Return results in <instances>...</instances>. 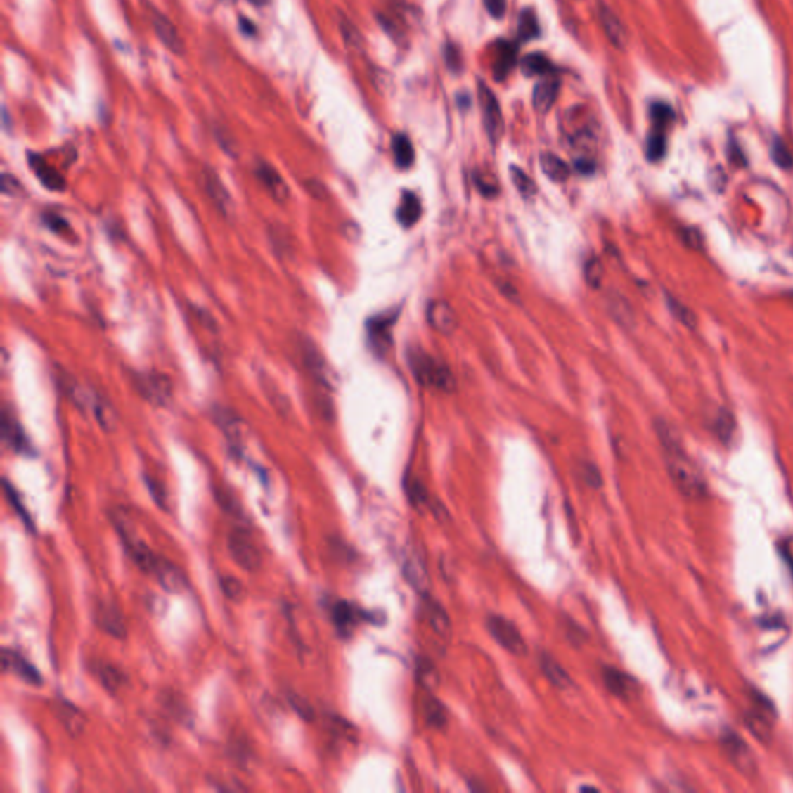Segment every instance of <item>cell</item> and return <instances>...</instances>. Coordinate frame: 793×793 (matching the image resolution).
I'll list each match as a JSON object with an SVG mask.
<instances>
[{
	"mask_svg": "<svg viewBox=\"0 0 793 793\" xmlns=\"http://www.w3.org/2000/svg\"><path fill=\"white\" fill-rule=\"evenodd\" d=\"M655 432H657L663 456H665L668 475L677 490L690 499L705 498L708 491L707 479L697 465L685 453L677 431L668 422L659 420L655 423Z\"/></svg>",
	"mask_w": 793,
	"mask_h": 793,
	"instance_id": "6da1fadb",
	"label": "cell"
},
{
	"mask_svg": "<svg viewBox=\"0 0 793 793\" xmlns=\"http://www.w3.org/2000/svg\"><path fill=\"white\" fill-rule=\"evenodd\" d=\"M409 369L415 380L425 387H434L441 392H453L456 383L451 370L425 350L414 347L408 352Z\"/></svg>",
	"mask_w": 793,
	"mask_h": 793,
	"instance_id": "7a4b0ae2",
	"label": "cell"
},
{
	"mask_svg": "<svg viewBox=\"0 0 793 793\" xmlns=\"http://www.w3.org/2000/svg\"><path fill=\"white\" fill-rule=\"evenodd\" d=\"M134 383L144 400L155 406H166L172 400V383L169 377L158 372L136 373Z\"/></svg>",
	"mask_w": 793,
	"mask_h": 793,
	"instance_id": "3957f363",
	"label": "cell"
},
{
	"mask_svg": "<svg viewBox=\"0 0 793 793\" xmlns=\"http://www.w3.org/2000/svg\"><path fill=\"white\" fill-rule=\"evenodd\" d=\"M486 629L496 642L510 654L520 655V657L527 654V643H525L520 629L505 617L496 614L490 615L486 619Z\"/></svg>",
	"mask_w": 793,
	"mask_h": 793,
	"instance_id": "277c9868",
	"label": "cell"
},
{
	"mask_svg": "<svg viewBox=\"0 0 793 793\" xmlns=\"http://www.w3.org/2000/svg\"><path fill=\"white\" fill-rule=\"evenodd\" d=\"M228 550L233 561L243 570L254 572L261 567V552L247 531L233 530L228 536Z\"/></svg>",
	"mask_w": 793,
	"mask_h": 793,
	"instance_id": "5b68a950",
	"label": "cell"
},
{
	"mask_svg": "<svg viewBox=\"0 0 793 793\" xmlns=\"http://www.w3.org/2000/svg\"><path fill=\"white\" fill-rule=\"evenodd\" d=\"M479 99L480 108H482V118L484 126L488 138L493 143H498L501 140L502 134H504V117H502L501 105L496 99L493 91L488 89L484 82L479 84Z\"/></svg>",
	"mask_w": 793,
	"mask_h": 793,
	"instance_id": "8992f818",
	"label": "cell"
},
{
	"mask_svg": "<svg viewBox=\"0 0 793 793\" xmlns=\"http://www.w3.org/2000/svg\"><path fill=\"white\" fill-rule=\"evenodd\" d=\"M401 574L408 584L422 597L430 595V575L422 556L417 550H406L401 555Z\"/></svg>",
	"mask_w": 793,
	"mask_h": 793,
	"instance_id": "52a82bcc",
	"label": "cell"
},
{
	"mask_svg": "<svg viewBox=\"0 0 793 793\" xmlns=\"http://www.w3.org/2000/svg\"><path fill=\"white\" fill-rule=\"evenodd\" d=\"M152 27H154V32L160 42L171 53L179 56L185 53V41L181 39L177 27L172 24L169 18L165 16L163 13H154L152 14Z\"/></svg>",
	"mask_w": 793,
	"mask_h": 793,
	"instance_id": "ba28073f",
	"label": "cell"
},
{
	"mask_svg": "<svg viewBox=\"0 0 793 793\" xmlns=\"http://www.w3.org/2000/svg\"><path fill=\"white\" fill-rule=\"evenodd\" d=\"M254 171L257 180L262 183V186L266 189V193L273 197V200H276L278 203L287 202L290 191L285 180L282 179V175L276 171V167H273L266 162H257Z\"/></svg>",
	"mask_w": 793,
	"mask_h": 793,
	"instance_id": "9c48e42d",
	"label": "cell"
},
{
	"mask_svg": "<svg viewBox=\"0 0 793 793\" xmlns=\"http://www.w3.org/2000/svg\"><path fill=\"white\" fill-rule=\"evenodd\" d=\"M426 319L439 333L449 335L457 329V315L446 301H432L426 310Z\"/></svg>",
	"mask_w": 793,
	"mask_h": 793,
	"instance_id": "30bf717a",
	"label": "cell"
},
{
	"mask_svg": "<svg viewBox=\"0 0 793 793\" xmlns=\"http://www.w3.org/2000/svg\"><path fill=\"white\" fill-rule=\"evenodd\" d=\"M722 747L727 752L731 762L745 773H750L754 770V758L749 747L739 737L736 733L726 735L722 737Z\"/></svg>",
	"mask_w": 793,
	"mask_h": 793,
	"instance_id": "8fae6325",
	"label": "cell"
},
{
	"mask_svg": "<svg viewBox=\"0 0 793 793\" xmlns=\"http://www.w3.org/2000/svg\"><path fill=\"white\" fill-rule=\"evenodd\" d=\"M597 13L607 39L611 41V44L615 45L617 49H624V45L628 42V33L619 16H617V14L609 8L605 2H601V0L597 5Z\"/></svg>",
	"mask_w": 793,
	"mask_h": 793,
	"instance_id": "7c38bea8",
	"label": "cell"
},
{
	"mask_svg": "<svg viewBox=\"0 0 793 793\" xmlns=\"http://www.w3.org/2000/svg\"><path fill=\"white\" fill-rule=\"evenodd\" d=\"M601 674H603L606 688L611 691L614 696L621 699H631L632 696H636L637 694L638 691L637 681L636 678H632L629 674L623 673V671L612 666H606Z\"/></svg>",
	"mask_w": 793,
	"mask_h": 793,
	"instance_id": "4fadbf2b",
	"label": "cell"
},
{
	"mask_svg": "<svg viewBox=\"0 0 793 793\" xmlns=\"http://www.w3.org/2000/svg\"><path fill=\"white\" fill-rule=\"evenodd\" d=\"M2 665L5 671H11V673L20 677L22 681L33 685H41L42 678L41 674L37 673V669L30 663L27 659L22 657L18 652L4 650L2 652Z\"/></svg>",
	"mask_w": 793,
	"mask_h": 793,
	"instance_id": "5bb4252c",
	"label": "cell"
},
{
	"mask_svg": "<svg viewBox=\"0 0 793 793\" xmlns=\"http://www.w3.org/2000/svg\"><path fill=\"white\" fill-rule=\"evenodd\" d=\"M203 183H205V191H207L211 202L214 203V207L222 212L224 216L230 214V211L233 209L231 195L228 194V191L224 183L220 181L219 175L214 171L208 169L203 175Z\"/></svg>",
	"mask_w": 793,
	"mask_h": 793,
	"instance_id": "9a60e30c",
	"label": "cell"
},
{
	"mask_svg": "<svg viewBox=\"0 0 793 793\" xmlns=\"http://www.w3.org/2000/svg\"><path fill=\"white\" fill-rule=\"evenodd\" d=\"M96 621L104 632L115 638L126 636V623L123 615L113 605H99L96 607Z\"/></svg>",
	"mask_w": 793,
	"mask_h": 793,
	"instance_id": "2e32d148",
	"label": "cell"
},
{
	"mask_svg": "<svg viewBox=\"0 0 793 793\" xmlns=\"http://www.w3.org/2000/svg\"><path fill=\"white\" fill-rule=\"evenodd\" d=\"M154 576L158 579L160 586L167 592H181L186 587V578L183 575V572L165 558L160 560L154 572Z\"/></svg>",
	"mask_w": 793,
	"mask_h": 793,
	"instance_id": "e0dca14e",
	"label": "cell"
},
{
	"mask_svg": "<svg viewBox=\"0 0 793 793\" xmlns=\"http://www.w3.org/2000/svg\"><path fill=\"white\" fill-rule=\"evenodd\" d=\"M392 321H394V316L392 318L377 316V318L370 319L369 324H368L369 341H370L372 347L375 349V352H378V354H385L386 350L389 349V346L392 344V338H391Z\"/></svg>",
	"mask_w": 793,
	"mask_h": 793,
	"instance_id": "ac0fdd59",
	"label": "cell"
},
{
	"mask_svg": "<svg viewBox=\"0 0 793 793\" xmlns=\"http://www.w3.org/2000/svg\"><path fill=\"white\" fill-rule=\"evenodd\" d=\"M560 94V81L558 79H544L538 82L533 90L531 103L533 108L539 113H547L553 108V104Z\"/></svg>",
	"mask_w": 793,
	"mask_h": 793,
	"instance_id": "d6986e66",
	"label": "cell"
},
{
	"mask_svg": "<svg viewBox=\"0 0 793 793\" xmlns=\"http://www.w3.org/2000/svg\"><path fill=\"white\" fill-rule=\"evenodd\" d=\"M333 624L340 631V634H350L358 623L361 621V612L355 606L346 601H338L332 607Z\"/></svg>",
	"mask_w": 793,
	"mask_h": 793,
	"instance_id": "ffe728a7",
	"label": "cell"
},
{
	"mask_svg": "<svg viewBox=\"0 0 793 793\" xmlns=\"http://www.w3.org/2000/svg\"><path fill=\"white\" fill-rule=\"evenodd\" d=\"M30 166H32V169L34 171L37 179L41 180L45 188H49L51 191H64L65 188L64 177L55 169V167L47 165V162H45L44 158H41L39 155L30 157Z\"/></svg>",
	"mask_w": 793,
	"mask_h": 793,
	"instance_id": "44dd1931",
	"label": "cell"
},
{
	"mask_svg": "<svg viewBox=\"0 0 793 793\" xmlns=\"http://www.w3.org/2000/svg\"><path fill=\"white\" fill-rule=\"evenodd\" d=\"M539 666L543 669L544 676L548 678V682H550L556 688H561V690H566L572 685V678L569 676V673L566 669L561 666V663L556 660L553 655L543 652L539 657Z\"/></svg>",
	"mask_w": 793,
	"mask_h": 793,
	"instance_id": "7402d4cb",
	"label": "cell"
},
{
	"mask_svg": "<svg viewBox=\"0 0 793 793\" xmlns=\"http://www.w3.org/2000/svg\"><path fill=\"white\" fill-rule=\"evenodd\" d=\"M420 216H422V202L420 198H418V195H415L414 193H409V191L403 193L399 211H396L399 222L403 226L411 228L418 222Z\"/></svg>",
	"mask_w": 793,
	"mask_h": 793,
	"instance_id": "603a6c76",
	"label": "cell"
},
{
	"mask_svg": "<svg viewBox=\"0 0 793 793\" xmlns=\"http://www.w3.org/2000/svg\"><path fill=\"white\" fill-rule=\"evenodd\" d=\"M2 437L13 449L19 453H27L28 444L24 432H22L18 422L14 420V417H11L6 411H4L2 414Z\"/></svg>",
	"mask_w": 793,
	"mask_h": 793,
	"instance_id": "cb8c5ba5",
	"label": "cell"
},
{
	"mask_svg": "<svg viewBox=\"0 0 793 793\" xmlns=\"http://www.w3.org/2000/svg\"><path fill=\"white\" fill-rule=\"evenodd\" d=\"M301 352H302L304 364H306V368L310 370V373L314 375V378H316L319 383L327 385L325 364H324L323 356L319 355V350L315 347L314 342L309 341V340L306 342H302Z\"/></svg>",
	"mask_w": 793,
	"mask_h": 793,
	"instance_id": "d4e9b609",
	"label": "cell"
},
{
	"mask_svg": "<svg viewBox=\"0 0 793 793\" xmlns=\"http://www.w3.org/2000/svg\"><path fill=\"white\" fill-rule=\"evenodd\" d=\"M425 598H426V614H428L431 628L436 631V634L448 638L449 634H451V621H449L446 611L439 603H436V601L430 600V595Z\"/></svg>",
	"mask_w": 793,
	"mask_h": 793,
	"instance_id": "484cf974",
	"label": "cell"
},
{
	"mask_svg": "<svg viewBox=\"0 0 793 793\" xmlns=\"http://www.w3.org/2000/svg\"><path fill=\"white\" fill-rule=\"evenodd\" d=\"M541 169L553 181H566L570 175L567 163L555 154H543L539 158Z\"/></svg>",
	"mask_w": 793,
	"mask_h": 793,
	"instance_id": "4316f807",
	"label": "cell"
},
{
	"mask_svg": "<svg viewBox=\"0 0 793 793\" xmlns=\"http://www.w3.org/2000/svg\"><path fill=\"white\" fill-rule=\"evenodd\" d=\"M59 719L64 728L72 736L82 735L84 728H86V719L81 714L78 708H75L70 704H60L59 705Z\"/></svg>",
	"mask_w": 793,
	"mask_h": 793,
	"instance_id": "83f0119b",
	"label": "cell"
},
{
	"mask_svg": "<svg viewBox=\"0 0 793 793\" xmlns=\"http://www.w3.org/2000/svg\"><path fill=\"white\" fill-rule=\"evenodd\" d=\"M95 671L99 682H101L104 688L110 692L118 691L126 682V676L123 674V671L110 665V663H99Z\"/></svg>",
	"mask_w": 793,
	"mask_h": 793,
	"instance_id": "f1b7e54d",
	"label": "cell"
},
{
	"mask_svg": "<svg viewBox=\"0 0 793 793\" xmlns=\"http://www.w3.org/2000/svg\"><path fill=\"white\" fill-rule=\"evenodd\" d=\"M516 63V49L510 42H501L498 49V58L494 63V76L498 79L505 78Z\"/></svg>",
	"mask_w": 793,
	"mask_h": 793,
	"instance_id": "f546056e",
	"label": "cell"
},
{
	"mask_svg": "<svg viewBox=\"0 0 793 793\" xmlns=\"http://www.w3.org/2000/svg\"><path fill=\"white\" fill-rule=\"evenodd\" d=\"M392 152H394V158H395V163L399 165L403 169H406V167L413 166L414 163V148H413V143L408 138L406 135L399 134L394 136L392 140Z\"/></svg>",
	"mask_w": 793,
	"mask_h": 793,
	"instance_id": "4dcf8cb0",
	"label": "cell"
},
{
	"mask_svg": "<svg viewBox=\"0 0 793 793\" xmlns=\"http://www.w3.org/2000/svg\"><path fill=\"white\" fill-rule=\"evenodd\" d=\"M425 718L430 727L441 730L448 723V711L445 705L436 697H430L425 702Z\"/></svg>",
	"mask_w": 793,
	"mask_h": 793,
	"instance_id": "1f68e13d",
	"label": "cell"
},
{
	"mask_svg": "<svg viewBox=\"0 0 793 793\" xmlns=\"http://www.w3.org/2000/svg\"><path fill=\"white\" fill-rule=\"evenodd\" d=\"M552 63L541 53H531V55L525 56L521 63V70L525 76H538V75H547L552 72Z\"/></svg>",
	"mask_w": 793,
	"mask_h": 793,
	"instance_id": "d6a6232c",
	"label": "cell"
},
{
	"mask_svg": "<svg viewBox=\"0 0 793 793\" xmlns=\"http://www.w3.org/2000/svg\"><path fill=\"white\" fill-rule=\"evenodd\" d=\"M539 25L535 13L531 10H524L517 19V37L522 41H531L538 37Z\"/></svg>",
	"mask_w": 793,
	"mask_h": 793,
	"instance_id": "836d02e7",
	"label": "cell"
},
{
	"mask_svg": "<svg viewBox=\"0 0 793 793\" xmlns=\"http://www.w3.org/2000/svg\"><path fill=\"white\" fill-rule=\"evenodd\" d=\"M607 307H609V311H611L612 318H615L620 324L629 325L632 321H634V314H632L628 301H624L621 296H619V295L609 296Z\"/></svg>",
	"mask_w": 793,
	"mask_h": 793,
	"instance_id": "e575fe53",
	"label": "cell"
},
{
	"mask_svg": "<svg viewBox=\"0 0 793 793\" xmlns=\"http://www.w3.org/2000/svg\"><path fill=\"white\" fill-rule=\"evenodd\" d=\"M665 152H666L665 129L654 127V131L650 134V138H647V144H646L647 158L652 160V162H657V160L665 155Z\"/></svg>",
	"mask_w": 793,
	"mask_h": 793,
	"instance_id": "d590c367",
	"label": "cell"
},
{
	"mask_svg": "<svg viewBox=\"0 0 793 793\" xmlns=\"http://www.w3.org/2000/svg\"><path fill=\"white\" fill-rule=\"evenodd\" d=\"M668 302V307L671 310V314L674 315L676 319H678L685 327H688V329H696V315H694V311L686 307L683 302L674 299V297H668L666 299Z\"/></svg>",
	"mask_w": 793,
	"mask_h": 793,
	"instance_id": "8d00e7d4",
	"label": "cell"
},
{
	"mask_svg": "<svg viewBox=\"0 0 793 793\" xmlns=\"http://www.w3.org/2000/svg\"><path fill=\"white\" fill-rule=\"evenodd\" d=\"M510 175H512V181L515 188L520 191V194L522 197H533L536 194V186L533 180L529 177L527 174H525L522 169H520L517 166H512L510 167Z\"/></svg>",
	"mask_w": 793,
	"mask_h": 793,
	"instance_id": "74e56055",
	"label": "cell"
},
{
	"mask_svg": "<svg viewBox=\"0 0 793 793\" xmlns=\"http://www.w3.org/2000/svg\"><path fill=\"white\" fill-rule=\"evenodd\" d=\"M603 264L600 262V259L597 257H591L587 259V262L584 264V279L587 282V285H591L592 288H600L601 287V282H603Z\"/></svg>",
	"mask_w": 793,
	"mask_h": 793,
	"instance_id": "f35d334b",
	"label": "cell"
},
{
	"mask_svg": "<svg viewBox=\"0 0 793 793\" xmlns=\"http://www.w3.org/2000/svg\"><path fill=\"white\" fill-rule=\"evenodd\" d=\"M4 491H5L6 499H8V501H10L11 507H13L14 510H16V513H18V515L20 516L22 522H24V524L27 525V527H28V529H33V524H32V517H30V515L27 513V510H25L24 504H22V501H20V498H19V494H18V493H16V490H14V488L11 486V484L8 482V480H4Z\"/></svg>",
	"mask_w": 793,
	"mask_h": 793,
	"instance_id": "ab89813d",
	"label": "cell"
},
{
	"mask_svg": "<svg viewBox=\"0 0 793 793\" xmlns=\"http://www.w3.org/2000/svg\"><path fill=\"white\" fill-rule=\"evenodd\" d=\"M579 477L583 479V482L591 488H600L603 485V477L598 467L592 462H581L578 467Z\"/></svg>",
	"mask_w": 793,
	"mask_h": 793,
	"instance_id": "60d3db41",
	"label": "cell"
},
{
	"mask_svg": "<svg viewBox=\"0 0 793 793\" xmlns=\"http://www.w3.org/2000/svg\"><path fill=\"white\" fill-rule=\"evenodd\" d=\"M651 117H652L654 127L666 129L668 124L673 123L674 112L665 103H655L651 108Z\"/></svg>",
	"mask_w": 793,
	"mask_h": 793,
	"instance_id": "b9f144b4",
	"label": "cell"
},
{
	"mask_svg": "<svg viewBox=\"0 0 793 793\" xmlns=\"http://www.w3.org/2000/svg\"><path fill=\"white\" fill-rule=\"evenodd\" d=\"M772 158L773 162L782 167V169H790L793 166V157L790 154L789 148L785 146L782 140H775L772 144Z\"/></svg>",
	"mask_w": 793,
	"mask_h": 793,
	"instance_id": "7bdbcfd3",
	"label": "cell"
},
{
	"mask_svg": "<svg viewBox=\"0 0 793 793\" xmlns=\"http://www.w3.org/2000/svg\"><path fill=\"white\" fill-rule=\"evenodd\" d=\"M408 498L415 508L428 505V491H426V488L417 479H414L408 485Z\"/></svg>",
	"mask_w": 793,
	"mask_h": 793,
	"instance_id": "ee69618b",
	"label": "cell"
},
{
	"mask_svg": "<svg viewBox=\"0 0 793 793\" xmlns=\"http://www.w3.org/2000/svg\"><path fill=\"white\" fill-rule=\"evenodd\" d=\"M714 430L722 441H728L730 437L733 436V420H731V415L727 411H722L718 418H716Z\"/></svg>",
	"mask_w": 793,
	"mask_h": 793,
	"instance_id": "f6af8a7d",
	"label": "cell"
},
{
	"mask_svg": "<svg viewBox=\"0 0 793 793\" xmlns=\"http://www.w3.org/2000/svg\"><path fill=\"white\" fill-rule=\"evenodd\" d=\"M220 586H222V591L226 598H230L233 601H239L243 598V592L245 591H243V586L240 584L239 579H236L233 576H225Z\"/></svg>",
	"mask_w": 793,
	"mask_h": 793,
	"instance_id": "bcb514c9",
	"label": "cell"
},
{
	"mask_svg": "<svg viewBox=\"0 0 793 793\" xmlns=\"http://www.w3.org/2000/svg\"><path fill=\"white\" fill-rule=\"evenodd\" d=\"M417 678L418 682H420L425 688H432V686H436L437 682V676H436V668H434L430 662H426L425 665H418V671H417Z\"/></svg>",
	"mask_w": 793,
	"mask_h": 793,
	"instance_id": "7dc6e473",
	"label": "cell"
},
{
	"mask_svg": "<svg viewBox=\"0 0 793 793\" xmlns=\"http://www.w3.org/2000/svg\"><path fill=\"white\" fill-rule=\"evenodd\" d=\"M340 28L342 32V36H344V39L349 45H352V47H360L361 45V36L360 33L356 32V28L350 24L349 20H342L340 22Z\"/></svg>",
	"mask_w": 793,
	"mask_h": 793,
	"instance_id": "c3c4849f",
	"label": "cell"
},
{
	"mask_svg": "<svg viewBox=\"0 0 793 793\" xmlns=\"http://www.w3.org/2000/svg\"><path fill=\"white\" fill-rule=\"evenodd\" d=\"M44 220H45V224H47L53 231L64 233V231L70 230V225L67 224V220H65L64 217H60V216L55 214V212H51V211L47 212V214L44 216Z\"/></svg>",
	"mask_w": 793,
	"mask_h": 793,
	"instance_id": "681fc988",
	"label": "cell"
},
{
	"mask_svg": "<svg viewBox=\"0 0 793 793\" xmlns=\"http://www.w3.org/2000/svg\"><path fill=\"white\" fill-rule=\"evenodd\" d=\"M484 5L491 18L494 19L504 18L507 10V0H484Z\"/></svg>",
	"mask_w": 793,
	"mask_h": 793,
	"instance_id": "f907efd6",
	"label": "cell"
},
{
	"mask_svg": "<svg viewBox=\"0 0 793 793\" xmlns=\"http://www.w3.org/2000/svg\"><path fill=\"white\" fill-rule=\"evenodd\" d=\"M445 58H446V63L449 65V68H453V70H459L462 67V58H460V51L457 50L454 45H448L445 49Z\"/></svg>",
	"mask_w": 793,
	"mask_h": 793,
	"instance_id": "816d5d0a",
	"label": "cell"
},
{
	"mask_svg": "<svg viewBox=\"0 0 793 793\" xmlns=\"http://www.w3.org/2000/svg\"><path fill=\"white\" fill-rule=\"evenodd\" d=\"M683 239H685L686 245H690L691 248H696V250L702 247V243H704L702 236H700V233L697 230H692V228L683 231Z\"/></svg>",
	"mask_w": 793,
	"mask_h": 793,
	"instance_id": "f5cc1de1",
	"label": "cell"
},
{
	"mask_svg": "<svg viewBox=\"0 0 793 793\" xmlns=\"http://www.w3.org/2000/svg\"><path fill=\"white\" fill-rule=\"evenodd\" d=\"M292 705H293L295 710L302 716V718H306V719L311 718V708L307 705V702H304V700L299 696L292 697Z\"/></svg>",
	"mask_w": 793,
	"mask_h": 793,
	"instance_id": "db71d44e",
	"label": "cell"
},
{
	"mask_svg": "<svg viewBox=\"0 0 793 793\" xmlns=\"http://www.w3.org/2000/svg\"><path fill=\"white\" fill-rule=\"evenodd\" d=\"M250 2H251V4H254V5H259V6H261V5H266V4H269V2H270V0H250Z\"/></svg>",
	"mask_w": 793,
	"mask_h": 793,
	"instance_id": "11a10c76",
	"label": "cell"
},
{
	"mask_svg": "<svg viewBox=\"0 0 793 793\" xmlns=\"http://www.w3.org/2000/svg\"><path fill=\"white\" fill-rule=\"evenodd\" d=\"M579 790H597V789H593V787H581Z\"/></svg>",
	"mask_w": 793,
	"mask_h": 793,
	"instance_id": "9f6ffc18",
	"label": "cell"
}]
</instances>
